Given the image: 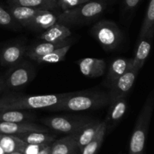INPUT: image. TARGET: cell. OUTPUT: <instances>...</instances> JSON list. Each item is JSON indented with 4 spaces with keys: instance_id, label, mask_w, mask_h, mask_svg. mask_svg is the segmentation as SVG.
<instances>
[{
    "instance_id": "obj_1",
    "label": "cell",
    "mask_w": 154,
    "mask_h": 154,
    "mask_svg": "<svg viewBox=\"0 0 154 154\" xmlns=\"http://www.w3.org/2000/svg\"><path fill=\"white\" fill-rule=\"evenodd\" d=\"M69 93L32 96L9 93L0 98V111L7 110H49L59 105Z\"/></svg>"
},
{
    "instance_id": "obj_2",
    "label": "cell",
    "mask_w": 154,
    "mask_h": 154,
    "mask_svg": "<svg viewBox=\"0 0 154 154\" xmlns=\"http://www.w3.org/2000/svg\"><path fill=\"white\" fill-rule=\"evenodd\" d=\"M108 93L102 91H84L70 93L59 105L50 108L52 111H80L100 109L109 105Z\"/></svg>"
},
{
    "instance_id": "obj_3",
    "label": "cell",
    "mask_w": 154,
    "mask_h": 154,
    "mask_svg": "<svg viewBox=\"0 0 154 154\" xmlns=\"http://www.w3.org/2000/svg\"><path fill=\"white\" fill-rule=\"evenodd\" d=\"M153 108L154 94L153 90H152L147 96L137 118L129 141V154H144L146 139L148 135Z\"/></svg>"
},
{
    "instance_id": "obj_4",
    "label": "cell",
    "mask_w": 154,
    "mask_h": 154,
    "mask_svg": "<svg viewBox=\"0 0 154 154\" xmlns=\"http://www.w3.org/2000/svg\"><path fill=\"white\" fill-rule=\"evenodd\" d=\"M106 7L105 0H90L74 8L62 11L57 15V23L66 26L89 23L99 17Z\"/></svg>"
},
{
    "instance_id": "obj_5",
    "label": "cell",
    "mask_w": 154,
    "mask_h": 154,
    "mask_svg": "<svg viewBox=\"0 0 154 154\" xmlns=\"http://www.w3.org/2000/svg\"><path fill=\"white\" fill-rule=\"evenodd\" d=\"M91 33L105 51H114L122 42L123 33L118 26L111 20H102L91 29Z\"/></svg>"
},
{
    "instance_id": "obj_6",
    "label": "cell",
    "mask_w": 154,
    "mask_h": 154,
    "mask_svg": "<svg viewBox=\"0 0 154 154\" xmlns=\"http://www.w3.org/2000/svg\"><path fill=\"white\" fill-rule=\"evenodd\" d=\"M92 120L90 117L82 116H54L42 119L41 122L52 130L69 135L79 132Z\"/></svg>"
},
{
    "instance_id": "obj_7",
    "label": "cell",
    "mask_w": 154,
    "mask_h": 154,
    "mask_svg": "<svg viewBox=\"0 0 154 154\" xmlns=\"http://www.w3.org/2000/svg\"><path fill=\"white\" fill-rule=\"evenodd\" d=\"M35 69L31 63L26 61H21L11 66L8 72L5 81L8 90H20L28 84L35 78Z\"/></svg>"
},
{
    "instance_id": "obj_8",
    "label": "cell",
    "mask_w": 154,
    "mask_h": 154,
    "mask_svg": "<svg viewBox=\"0 0 154 154\" xmlns=\"http://www.w3.org/2000/svg\"><path fill=\"white\" fill-rule=\"evenodd\" d=\"M138 72L139 71L136 70L133 67L131 68L111 84L108 92L110 102L118 98L126 97V95L130 91L135 83Z\"/></svg>"
},
{
    "instance_id": "obj_9",
    "label": "cell",
    "mask_w": 154,
    "mask_h": 154,
    "mask_svg": "<svg viewBox=\"0 0 154 154\" xmlns=\"http://www.w3.org/2000/svg\"><path fill=\"white\" fill-rule=\"evenodd\" d=\"M27 48L23 42H14L5 45L0 50V65L11 66L17 64L25 57Z\"/></svg>"
},
{
    "instance_id": "obj_10",
    "label": "cell",
    "mask_w": 154,
    "mask_h": 154,
    "mask_svg": "<svg viewBox=\"0 0 154 154\" xmlns=\"http://www.w3.org/2000/svg\"><path fill=\"white\" fill-rule=\"evenodd\" d=\"M108 114L104 120L106 126V133L111 132L123 118L127 110V100L126 97L118 98L111 101L108 105Z\"/></svg>"
},
{
    "instance_id": "obj_11",
    "label": "cell",
    "mask_w": 154,
    "mask_h": 154,
    "mask_svg": "<svg viewBox=\"0 0 154 154\" xmlns=\"http://www.w3.org/2000/svg\"><path fill=\"white\" fill-rule=\"evenodd\" d=\"M81 74L90 78H97L105 74L106 63L103 59L86 57L77 62Z\"/></svg>"
},
{
    "instance_id": "obj_12",
    "label": "cell",
    "mask_w": 154,
    "mask_h": 154,
    "mask_svg": "<svg viewBox=\"0 0 154 154\" xmlns=\"http://www.w3.org/2000/svg\"><path fill=\"white\" fill-rule=\"evenodd\" d=\"M27 132H48L49 129L46 126H41L32 122L23 123H11L0 121V133L8 135H17Z\"/></svg>"
},
{
    "instance_id": "obj_13",
    "label": "cell",
    "mask_w": 154,
    "mask_h": 154,
    "mask_svg": "<svg viewBox=\"0 0 154 154\" xmlns=\"http://www.w3.org/2000/svg\"><path fill=\"white\" fill-rule=\"evenodd\" d=\"M57 15L53 11L42 10L26 24L24 28L34 31L46 30L57 23L58 20Z\"/></svg>"
},
{
    "instance_id": "obj_14",
    "label": "cell",
    "mask_w": 154,
    "mask_h": 154,
    "mask_svg": "<svg viewBox=\"0 0 154 154\" xmlns=\"http://www.w3.org/2000/svg\"><path fill=\"white\" fill-rule=\"evenodd\" d=\"M76 133L69 134L51 144L50 154H79Z\"/></svg>"
},
{
    "instance_id": "obj_15",
    "label": "cell",
    "mask_w": 154,
    "mask_h": 154,
    "mask_svg": "<svg viewBox=\"0 0 154 154\" xmlns=\"http://www.w3.org/2000/svg\"><path fill=\"white\" fill-rule=\"evenodd\" d=\"M132 68V58H116L111 63L107 74L106 82L108 87L125 72Z\"/></svg>"
},
{
    "instance_id": "obj_16",
    "label": "cell",
    "mask_w": 154,
    "mask_h": 154,
    "mask_svg": "<svg viewBox=\"0 0 154 154\" xmlns=\"http://www.w3.org/2000/svg\"><path fill=\"white\" fill-rule=\"evenodd\" d=\"M71 44L70 40H66L61 42H44L42 43L36 44L32 46L27 48L26 51L25 57H28L32 60H35L38 57L45 55L50 52H52L54 50L58 49L61 47Z\"/></svg>"
},
{
    "instance_id": "obj_17",
    "label": "cell",
    "mask_w": 154,
    "mask_h": 154,
    "mask_svg": "<svg viewBox=\"0 0 154 154\" xmlns=\"http://www.w3.org/2000/svg\"><path fill=\"white\" fill-rule=\"evenodd\" d=\"M71 35L72 32L67 26L57 23L48 29L45 30L39 36V38L44 42H61L67 40Z\"/></svg>"
},
{
    "instance_id": "obj_18",
    "label": "cell",
    "mask_w": 154,
    "mask_h": 154,
    "mask_svg": "<svg viewBox=\"0 0 154 154\" xmlns=\"http://www.w3.org/2000/svg\"><path fill=\"white\" fill-rule=\"evenodd\" d=\"M102 121L93 119L91 121L83 126L79 132H77V143L79 150L87 145L96 136L102 126Z\"/></svg>"
},
{
    "instance_id": "obj_19",
    "label": "cell",
    "mask_w": 154,
    "mask_h": 154,
    "mask_svg": "<svg viewBox=\"0 0 154 154\" xmlns=\"http://www.w3.org/2000/svg\"><path fill=\"white\" fill-rule=\"evenodd\" d=\"M153 39L149 38L138 39L135 57L132 58V67L136 70L140 71V69L144 66L147 57H149Z\"/></svg>"
},
{
    "instance_id": "obj_20",
    "label": "cell",
    "mask_w": 154,
    "mask_h": 154,
    "mask_svg": "<svg viewBox=\"0 0 154 154\" xmlns=\"http://www.w3.org/2000/svg\"><path fill=\"white\" fill-rule=\"evenodd\" d=\"M8 11L10 12L14 19L21 26V27H24L35 15L37 14L42 10L25 6L9 5Z\"/></svg>"
},
{
    "instance_id": "obj_21",
    "label": "cell",
    "mask_w": 154,
    "mask_h": 154,
    "mask_svg": "<svg viewBox=\"0 0 154 154\" xmlns=\"http://www.w3.org/2000/svg\"><path fill=\"white\" fill-rule=\"evenodd\" d=\"M15 135L28 144H51L57 138L55 135L44 132H27Z\"/></svg>"
},
{
    "instance_id": "obj_22",
    "label": "cell",
    "mask_w": 154,
    "mask_h": 154,
    "mask_svg": "<svg viewBox=\"0 0 154 154\" xmlns=\"http://www.w3.org/2000/svg\"><path fill=\"white\" fill-rule=\"evenodd\" d=\"M0 146L5 154L13 152H22L26 146V143L15 135L0 133Z\"/></svg>"
},
{
    "instance_id": "obj_23",
    "label": "cell",
    "mask_w": 154,
    "mask_h": 154,
    "mask_svg": "<svg viewBox=\"0 0 154 154\" xmlns=\"http://www.w3.org/2000/svg\"><path fill=\"white\" fill-rule=\"evenodd\" d=\"M154 36V0H150L140 29L138 39L149 38H153Z\"/></svg>"
},
{
    "instance_id": "obj_24",
    "label": "cell",
    "mask_w": 154,
    "mask_h": 154,
    "mask_svg": "<svg viewBox=\"0 0 154 154\" xmlns=\"http://www.w3.org/2000/svg\"><path fill=\"white\" fill-rule=\"evenodd\" d=\"M8 3L40 10L54 11L59 8L57 0H8Z\"/></svg>"
},
{
    "instance_id": "obj_25",
    "label": "cell",
    "mask_w": 154,
    "mask_h": 154,
    "mask_svg": "<svg viewBox=\"0 0 154 154\" xmlns=\"http://www.w3.org/2000/svg\"><path fill=\"white\" fill-rule=\"evenodd\" d=\"M35 116L24 110H7L0 111V121L11 123L31 122L35 120Z\"/></svg>"
},
{
    "instance_id": "obj_26",
    "label": "cell",
    "mask_w": 154,
    "mask_h": 154,
    "mask_svg": "<svg viewBox=\"0 0 154 154\" xmlns=\"http://www.w3.org/2000/svg\"><path fill=\"white\" fill-rule=\"evenodd\" d=\"M106 126L105 121H102V126L99 129V132L96 136L87 144L84 146L81 150L79 154H96L100 149L102 143H103L105 137L106 135Z\"/></svg>"
},
{
    "instance_id": "obj_27",
    "label": "cell",
    "mask_w": 154,
    "mask_h": 154,
    "mask_svg": "<svg viewBox=\"0 0 154 154\" xmlns=\"http://www.w3.org/2000/svg\"><path fill=\"white\" fill-rule=\"evenodd\" d=\"M71 44H69V45L61 47L58 49L54 50L52 52H50L45 55L38 57L34 61L37 62L38 63H47V64L60 63V62L65 60L66 54L69 52Z\"/></svg>"
},
{
    "instance_id": "obj_28",
    "label": "cell",
    "mask_w": 154,
    "mask_h": 154,
    "mask_svg": "<svg viewBox=\"0 0 154 154\" xmlns=\"http://www.w3.org/2000/svg\"><path fill=\"white\" fill-rule=\"evenodd\" d=\"M0 26L10 29H18L21 26L15 20L8 10L0 5Z\"/></svg>"
},
{
    "instance_id": "obj_29",
    "label": "cell",
    "mask_w": 154,
    "mask_h": 154,
    "mask_svg": "<svg viewBox=\"0 0 154 154\" xmlns=\"http://www.w3.org/2000/svg\"><path fill=\"white\" fill-rule=\"evenodd\" d=\"M90 0H57V2H58L59 8H60L63 11H64L74 8Z\"/></svg>"
},
{
    "instance_id": "obj_30",
    "label": "cell",
    "mask_w": 154,
    "mask_h": 154,
    "mask_svg": "<svg viewBox=\"0 0 154 154\" xmlns=\"http://www.w3.org/2000/svg\"><path fill=\"white\" fill-rule=\"evenodd\" d=\"M141 0H122V13L123 16L131 14L138 7Z\"/></svg>"
},
{
    "instance_id": "obj_31",
    "label": "cell",
    "mask_w": 154,
    "mask_h": 154,
    "mask_svg": "<svg viewBox=\"0 0 154 154\" xmlns=\"http://www.w3.org/2000/svg\"><path fill=\"white\" fill-rule=\"evenodd\" d=\"M48 144H26L23 154H38Z\"/></svg>"
},
{
    "instance_id": "obj_32",
    "label": "cell",
    "mask_w": 154,
    "mask_h": 154,
    "mask_svg": "<svg viewBox=\"0 0 154 154\" xmlns=\"http://www.w3.org/2000/svg\"><path fill=\"white\" fill-rule=\"evenodd\" d=\"M50 150H51V144H48L38 154H50Z\"/></svg>"
},
{
    "instance_id": "obj_33",
    "label": "cell",
    "mask_w": 154,
    "mask_h": 154,
    "mask_svg": "<svg viewBox=\"0 0 154 154\" xmlns=\"http://www.w3.org/2000/svg\"><path fill=\"white\" fill-rule=\"evenodd\" d=\"M6 88L5 87V78L0 76V93Z\"/></svg>"
},
{
    "instance_id": "obj_34",
    "label": "cell",
    "mask_w": 154,
    "mask_h": 154,
    "mask_svg": "<svg viewBox=\"0 0 154 154\" xmlns=\"http://www.w3.org/2000/svg\"><path fill=\"white\" fill-rule=\"evenodd\" d=\"M0 154H5V153L4 152V150H3V149L2 148L1 146H0Z\"/></svg>"
},
{
    "instance_id": "obj_35",
    "label": "cell",
    "mask_w": 154,
    "mask_h": 154,
    "mask_svg": "<svg viewBox=\"0 0 154 154\" xmlns=\"http://www.w3.org/2000/svg\"><path fill=\"white\" fill-rule=\"evenodd\" d=\"M8 154H23L22 152H13V153H11Z\"/></svg>"
},
{
    "instance_id": "obj_36",
    "label": "cell",
    "mask_w": 154,
    "mask_h": 154,
    "mask_svg": "<svg viewBox=\"0 0 154 154\" xmlns=\"http://www.w3.org/2000/svg\"><path fill=\"white\" fill-rule=\"evenodd\" d=\"M119 154H123V153H120Z\"/></svg>"
},
{
    "instance_id": "obj_37",
    "label": "cell",
    "mask_w": 154,
    "mask_h": 154,
    "mask_svg": "<svg viewBox=\"0 0 154 154\" xmlns=\"http://www.w3.org/2000/svg\"></svg>"
}]
</instances>
